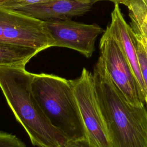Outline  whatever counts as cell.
<instances>
[{
    "label": "cell",
    "mask_w": 147,
    "mask_h": 147,
    "mask_svg": "<svg viewBox=\"0 0 147 147\" xmlns=\"http://www.w3.org/2000/svg\"><path fill=\"white\" fill-rule=\"evenodd\" d=\"M96 92L112 147H147V109L131 105L99 57L93 70Z\"/></svg>",
    "instance_id": "6da1fadb"
},
{
    "label": "cell",
    "mask_w": 147,
    "mask_h": 147,
    "mask_svg": "<svg viewBox=\"0 0 147 147\" xmlns=\"http://www.w3.org/2000/svg\"><path fill=\"white\" fill-rule=\"evenodd\" d=\"M33 74L25 65L0 67V88L17 121L36 147H61L67 140L49 122L33 96Z\"/></svg>",
    "instance_id": "7a4b0ae2"
},
{
    "label": "cell",
    "mask_w": 147,
    "mask_h": 147,
    "mask_svg": "<svg viewBox=\"0 0 147 147\" xmlns=\"http://www.w3.org/2000/svg\"><path fill=\"white\" fill-rule=\"evenodd\" d=\"M34 97L50 124L67 141L86 140L72 80L47 74H33Z\"/></svg>",
    "instance_id": "3957f363"
},
{
    "label": "cell",
    "mask_w": 147,
    "mask_h": 147,
    "mask_svg": "<svg viewBox=\"0 0 147 147\" xmlns=\"http://www.w3.org/2000/svg\"><path fill=\"white\" fill-rule=\"evenodd\" d=\"M72 82L86 140L92 147H112L99 106L92 73L83 68L80 76L72 80Z\"/></svg>",
    "instance_id": "277c9868"
},
{
    "label": "cell",
    "mask_w": 147,
    "mask_h": 147,
    "mask_svg": "<svg viewBox=\"0 0 147 147\" xmlns=\"http://www.w3.org/2000/svg\"><path fill=\"white\" fill-rule=\"evenodd\" d=\"M100 56L112 82L132 106H145V99L121 49L105 30L99 42Z\"/></svg>",
    "instance_id": "5b68a950"
},
{
    "label": "cell",
    "mask_w": 147,
    "mask_h": 147,
    "mask_svg": "<svg viewBox=\"0 0 147 147\" xmlns=\"http://www.w3.org/2000/svg\"><path fill=\"white\" fill-rule=\"evenodd\" d=\"M45 22V21H44ZM55 46L76 51L87 58L95 51V42L104 29L96 24H86L71 19L45 21Z\"/></svg>",
    "instance_id": "8992f818"
},
{
    "label": "cell",
    "mask_w": 147,
    "mask_h": 147,
    "mask_svg": "<svg viewBox=\"0 0 147 147\" xmlns=\"http://www.w3.org/2000/svg\"><path fill=\"white\" fill-rule=\"evenodd\" d=\"M96 2L97 0H46L11 10L45 22L83 15Z\"/></svg>",
    "instance_id": "52a82bcc"
},
{
    "label": "cell",
    "mask_w": 147,
    "mask_h": 147,
    "mask_svg": "<svg viewBox=\"0 0 147 147\" xmlns=\"http://www.w3.org/2000/svg\"><path fill=\"white\" fill-rule=\"evenodd\" d=\"M106 30L121 49L146 99V92L139 65L135 34L125 20L119 4L118 3H114V9L111 13V21Z\"/></svg>",
    "instance_id": "ba28073f"
},
{
    "label": "cell",
    "mask_w": 147,
    "mask_h": 147,
    "mask_svg": "<svg viewBox=\"0 0 147 147\" xmlns=\"http://www.w3.org/2000/svg\"><path fill=\"white\" fill-rule=\"evenodd\" d=\"M40 51L27 47L0 41V67L26 65Z\"/></svg>",
    "instance_id": "9c48e42d"
},
{
    "label": "cell",
    "mask_w": 147,
    "mask_h": 147,
    "mask_svg": "<svg viewBox=\"0 0 147 147\" xmlns=\"http://www.w3.org/2000/svg\"><path fill=\"white\" fill-rule=\"evenodd\" d=\"M124 5L129 11L131 22L130 26L133 32L147 39V6L142 0H124Z\"/></svg>",
    "instance_id": "30bf717a"
},
{
    "label": "cell",
    "mask_w": 147,
    "mask_h": 147,
    "mask_svg": "<svg viewBox=\"0 0 147 147\" xmlns=\"http://www.w3.org/2000/svg\"><path fill=\"white\" fill-rule=\"evenodd\" d=\"M22 14L0 6V41L9 42L14 28L22 17Z\"/></svg>",
    "instance_id": "8fae6325"
},
{
    "label": "cell",
    "mask_w": 147,
    "mask_h": 147,
    "mask_svg": "<svg viewBox=\"0 0 147 147\" xmlns=\"http://www.w3.org/2000/svg\"><path fill=\"white\" fill-rule=\"evenodd\" d=\"M135 36L137 42V49L139 65L146 92L145 105L147 109V50L141 37L136 34Z\"/></svg>",
    "instance_id": "7c38bea8"
},
{
    "label": "cell",
    "mask_w": 147,
    "mask_h": 147,
    "mask_svg": "<svg viewBox=\"0 0 147 147\" xmlns=\"http://www.w3.org/2000/svg\"><path fill=\"white\" fill-rule=\"evenodd\" d=\"M0 147H26V146L16 136L0 131Z\"/></svg>",
    "instance_id": "4fadbf2b"
},
{
    "label": "cell",
    "mask_w": 147,
    "mask_h": 147,
    "mask_svg": "<svg viewBox=\"0 0 147 147\" xmlns=\"http://www.w3.org/2000/svg\"><path fill=\"white\" fill-rule=\"evenodd\" d=\"M46 0H6L0 4L1 6L9 9L32 5Z\"/></svg>",
    "instance_id": "5bb4252c"
},
{
    "label": "cell",
    "mask_w": 147,
    "mask_h": 147,
    "mask_svg": "<svg viewBox=\"0 0 147 147\" xmlns=\"http://www.w3.org/2000/svg\"><path fill=\"white\" fill-rule=\"evenodd\" d=\"M65 146L66 147H92L88 144L86 140L67 141Z\"/></svg>",
    "instance_id": "9a60e30c"
},
{
    "label": "cell",
    "mask_w": 147,
    "mask_h": 147,
    "mask_svg": "<svg viewBox=\"0 0 147 147\" xmlns=\"http://www.w3.org/2000/svg\"><path fill=\"white\" fill-rule=\"evenodd\" d=\"M111 1L113 2L114 3H118L119 4H120L122 1H123L124 0H97V1Z\"/></svg>",
    "instance_id": "2e32d148"
},
{
    "label": "cell",
    "mask_w": 147,
    "mask_h": 147,
    "mask_svg": "<svg viewBox=\"0 0 147 147\" xmlns=\"http://www.w3.org/2000/svg\"><path fill=\"white\" fill-rule=\"evenodd\" d=\"M145 3V5L147 6V0H142Z\"/></svg>",
    "instance_id": "e0dca14e"
},
{
    "label": "cell",
    "mask_w": 147,
    "mask_h": 147,
    "mask_svg": "<svg viewBox=\"0 0 147 147\" xmlns=\"http://www.w3.org/2000/svg\"><path fill=\"white\" fill-rule=\"evenodd\" d=\"M5 1H6V0H0V4L2 3V2H4Z\"/></svg>",
    "instance_id": "ac0fdd59"
},
{
    "label": "cell",
    "mask_w": 147,
    "mask_h": 147,
    "mask_svg": "<svg viewBox=\"0 0 147 147\" xmlns=\"http://www.w3.org/2000/svg\"><path fill=\"white\" fill-rule=\"evenodd\" d=\"M61 147H66L65 146H61Z\"/></svg>",
    "instance_id": "d6986e66"
}]
</instances>
